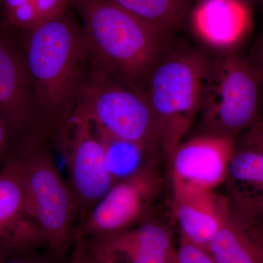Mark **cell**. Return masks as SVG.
Returning a JSON list of instances; mask_svg holds the SVG:
<instances>
[{"instance_id":"cell-24","label":"cell","mask_w":263,"mask_h":263,"mask_svg":"<svg viewBox=\"0 0 263 263\" xmlns=\"http://www.w3.org/2000/svg\"><path fill=\"white\" fill-rule=\"evenodd\" d=\"M88 259V248L86 240L81 236L76 237L72 246V254L67 263H86Z\"/></svg>"},{"instance_id":"cell-26","label":"cell","mask_w":263,"mask_h":263,"mask_svg":"<svg viewBox=\"0 0 263 263\" xmlns=\"http://www.w3.org/2000/svg\"><path fill=\"white\" fill-rule=\"evenodd\" d=\"M32 0H4V8L5 15L13 11L15 8L25 4Z\"/></svg>"},{"instance_id":"cell-10","label":"cell","mask_w":263,"mask_h":263,"mask_svg":"<svg viewBox=\"0 0 263 263\" xmlns=\"http://www.w3.org/2000/svg\"><path fill=\"white\" fill-rule=\"evenodd\" d=\"M42 249H47L46 240L29 210L18 165L10 157L0 170V257Z\"/></svg>"},{"instance_id":"cell-11","label":"cell","mask_w":263,"mask_h":263,"mask_svg":"<svg viewBox=\"0 0 263 263\" xmlns=\"http://www.w3.org/2000/svg\"><path fill=\"white\" fill-rule=\"evenodd\" d=\"M0 115L8 129L16 134L24 136L34 129L35 108L24 54L1 34Z\"/></svg>"},{"instance_id":"cell-6","label":"cell","mask_w":263,"mask_h":263,"mask_svg":"<svg viewBox=\"0 0 263 263\" xmlns=\"http://www.w3.org/2000/svg\"><path fill=\"white\" fill-rule=\"evenodd\" d=\"M98 69L95 78L86 79L72 117L88 121L112 138L135 142L154 152L159 142L145 90L123 84Z\"/></svg>"},{"instance_id":"cell-8","label":"cell","mask_w":263,"mask_h":263,"mask_svg":"<svg viewBox=\"0 0 263 263\" xmlns=\"http://www.w3.org/2000/svg\"><path fill=\"white\" fill-rule=\"evenodd\" d=\"M63 157L79 207L80 226L115 181L107 164L103 142L94 126L85 119L72 117L68 145Z\"/></svg>"},{"instance_id":"cell-1","label":"cell","mask_w":263,"mask_h":263,"mask_svg":"<svg viewBox=\"0 0 263 263\" xmlns=\"http://www.w3.org/2000/svg\"><path fill=\"white\" fill-rule=\"evenodd\" d=\"M28 32L24 58L35 108L32 130L41 133L62 154L87 79L86 64L90 56L84 32L67 11Z\"/></svg>"},{"instance_id":"cell-18","label":"cell","mask_w":263,"mask_h":263,"mask_svg":"<svg viewBox=\"0 0 263 263\" xmlns=\"http://www.w3.org/2000/svg\"><path fill=\"white\" fill-rule=\"evenodd\" d=\"M95 130L103 142L107 164L115 183L136 174L146 163L144 157L153 152L139 143L117 139Z\"/></svg>"},{"instance_id":"cell-19","label":"cell","mask_w":263,"mask_h":263,"mask_svg":"<svg viewBox=\"0 0 263 263\" xmlns=\"http://www.w3.org/2000/svg\"><path fill=\"white\" fill-rule=\"evenodd\" d=\"M176 263H216L208 249L195 245L181 235L176 249Z\"/></svg>"},{"instance_id":"cell-25","label":"cell","mask_w":263,"mask_h":263,"mask_svg":"<svg viewBox=\"0 0 263 263\" xmlns=\"http://www.w3.org/2000/svg\"><path fill=\"white\" fill-rule=\"evenodd\" d=\"M8 127L0 115V157L5 153L8 143Z\"/></svg>"},{"instance_id":"cell-2","label":"cell","mask_w":263,"mask_h":263,"mask_svg":"<svg viewBox=\"0 0 263 263\" xmlns=\"http://www.w3.org/2000/svg\"><path fill=\"white\" fill-rule=\"evenodd\" d=\"M90 58L123 84L144 90L154 67L174 43L171 31L109 0H74Z\"/></svg>"},{"instance_id":"cell-22","label":"cell","mask_w":263,"mask_h":263,"mask_svg":"<svg viewBox=\"0 0 263 263\" xmlns=\"http://www.w3.org/2000/svg\"><path fill=\"white\" fill-rule=\"evenodd\" d=\"M258 76L261 87L263 88V35L257 40L252 51V57L249 59Z\"/></svg>"},{"instance_id":"cell-14","label":"cell","mask_w":263,"mask_h":263,"mask_svg":"<svg viewBox=\"0 0 263 263\" xmlns=\"http://www.w3.org/2000/svg\"><path fill=\"white\" fill-rule=\"evenodd\" d=\"M114 257L124 256L129 263H176V249L163 227L146 221L117 234L86 239Z\"/></svg>"},{"instance_id":"cell-27","label":"cell","mask_w":263,"mask_h":263,"mask_svg":"<svg viewBox=\"0 0 263 263\" xmlns=\"http://www.w3.org/2000/svg\"><path fill=\"white\" fill-rule=\"evenodd\" d=\"M246 135L254 137V138H263V120L259 122L254 123L252 127L249 128Z\"/></svg>"},{"instance_id":"cell-20","label":"cell","mask_w":263,"mask_h":263,"mask_svg":"<svg viewBox=\"0 0 263 263\" xmlns=\"http://www.w3.org/2000/svg\"><path fill=\"white\" fill-rule=\"evenodd\" d=\"M0 263H64L57 258L50 251L46 253L41 249L22 251L0 257Z\"/></svg>"},{"instance_id":"cell-7","label":"cell","mask_w":263,"mask_h":263,"mask_svg":"<svg viewBox=\"0 0 263 263\" xmlns=\"http://www.w3.org/2000/svg\"><path fill=\"white\" fill-rule=\"evenodd\" d=\"M157 184L148 161L136 174L114 183L79 227L77 235L89 239L130 229L146 216Z\"/></svg>"},{"instance_id":"cell-12","label":"cell","mask_w":263,"mask_h":263,"mask_svg":"<svg viewBox=\"0 0 263 263\" xmlns=\"http://www.w3.org/2000/svg\"><path fill=\"white\" fill-rule=\"evenodd\" d=\"M190 15L199 38L220 52L233 51L249 29L245 0H195Z\"/></svg>"},{"instance_id":"cell-5","label":"cell","mask_w":263,"mask_h":263,"mask_svg":"<svg viewBox=\"0 0 263 263\" xmlns=\"http://www.w3.org/2000/svg\"><path fill=\"white\" fill-rule=\"evenodd\" d=\"M260 87L250 60L233 51L220 52L211 58L200 111L201 135L236 138L252 127Z\"/></svg>"},{"instance_id":"cell-21","label":"cell","mask_w":263,"mask_h":263,"mask_svg":"<svg viewBox=\"0 0 263 263\" xmlns=\"http://www.w3.org/2000/svg\"><path fill=\"white\" fill-rule=\"evenodd\" d=\"M33 3L37 8L42 23L66 13L69 0H33Z\"/></svg>"},{"instance_id":"cell-9","label":"cell","mask_w":263,"mask_h":263,"mask_svg":"<svg viewBox=\"0 0 263 263\" xmlns=\"http://www.w3.org/2000/svg\"><path fill=\"white\" fill-rule=\"evenodd\" d=\"M236 141L200 135L180 143L171 155L174 190L212 192L226 181Z\"/></svg>"},{"instance_id":"cell-17","label":"cell","mask_w":263,"mask_h":263,"mask_svg":"<svg viewBox=\"0 0 263 263\" xmlns=\"http://www.w3.org/2000/svg\"><path fill=\"white\" fill-rule=\"evenodd\" d=\"M148 23L174 32L191 15L195 0H109Z\"/></svg>"},{"instance_id":"cell-16","label":"cell","mask_w":263,"mask_h":263,"mask_svg":"<svg viewBox=\"0 0 263 263\" xmlns=\"http://www.w3.org/2000/svg\"><path fill=\"white\" fill-rule=\"evenodd\" d=\"M208 250L216 263H263V238L258 228L232 214Z\"/></svg>"},{"instance_id":"cell-15","label":"cell","mask_w":263,"mask_h":263,"mask_svg":"<svg viewBox=\"0 0 263 263\" xmlns=\"http://www.w3.org/2000/svg\"><path fill=\"white\" fill-rule=\"evenodd\" d=\"M175 213L182 235L208 249L230 210L227 200L212 192L174 190Z\"/></svg>"},{"instance_id":"cell-4","label":"cell","mask_w":263,"mask_h":263,"mask_svg":"<svg viewBox=\"0 0 263 263\" xmlns=\"http://www.w3.org/2000/svg\"><path fill=\"white\" fill-rule=\"evenodd\" d=\"M210 59L174 41L147 79L144 90L155 114L159 146L170 155L201 110Z\"/></svg>"},{"instance_id":"cell-28","label":"cell","mask_w":263,"mask_h":263,"mask_svg":"<svg viewBox=\"0 0 263 263\" xmlns=\"http://www.w3.org/2000/svg\"><path fill=\"white\" fill-rule=\"evenodd\" d=\"M259 233H260L261 235H262V238H263V224H261L260 226L259 227Z\"/></svg>"},{"instance_id":"cell-23","label":"cell","mask_w":263,"mask_h":263,"mask_svg":"<svg viewBox=\"0 0 263 263\" xmlns=\"http://www.w3.org/2000/svg\"><path fill=\"white\" fill-rule=\"evenodd\" d=\"M86 243L88 248V259L86 263H118L117 259L112 254L88 243L86 240Z\"/></svg>"},{"instance_id":"cell-29","label":"cell","mask_w":263,"mask_h":263,"mask_svg":"<svg viewBox=\"0 0 263 263\" xmlns=\"http://www.w3.org/2000/svg\"><path fill=\"white\" fill-rule=\"evenodd\" d=\"M261 2H262V3L263 4V0H261Z\"/></svg>"},{"instance_id":"cell-3","label":"cell","mask_w":263,"mask_h":263,"mask_svg":"<svg viewBox=\"0 0 263 263\" xmlns=\"http://www.w3.org/2000/svg\"><path fill=\"white\" fill-rule=\"evenodd\" d=\"M10 157L18 165L29 210L42 230L48 251L67 263L80 216L70 183L59 170L49 142L37 132H28Z\"/></svg>"},{"instance_id":"cell-13","label":"cell","mask_w":263,"mask_h":263,"mask_svg":"<svg viewBox=\"0 0 263 263\" xmlns=\"http://www.w3.org/2000/svg\"><path fill=\"white\" fill-rule=\"evenodd\" d=\"M233 185L238 216L251 224H263V138L245 135L237 143L228 176Z\"/></svg>"}]
</instances>
